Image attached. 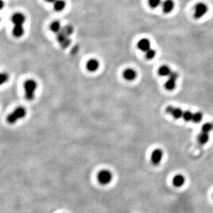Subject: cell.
<instances>
[{"mask_svg":"<svg viewBox=\"0 0 213 213\" xmlns=\"http://www.w3.org/2000/svg\"><path fill=\"white\" fill-rule=\"evenodd\" d=\"M202 118H203V115H202L201 113L196 112V113H194L193 115L192 121L193 122H195V123H198V122H200V121H201Z\"/></svg>","mask_w":213,"mask_h":213,"instance_id":"obj_22","label":"cell"},{"mask_svg":"<svg viewBox=\"0 0 213 213\" xmlns=\"http://www.w3.org/2000/svg\"><path fill=\"white\" fill-rule=\"evenodd\" d=\"M161 4V0H149V5L151 7L156 8Z\"/></svg>","mask_w":213,"mask_h":213,"instance_id":"obj_25","label":"cell"},{"mask_svg":"<svg viewBox=\"0 0 213 213\" xmlns=\"http://www.w3.org/2000/svg\"><path fill=\"white\" fill-rule=\"evenodd\" d=\"M178 78H179V74L176 72H173V71H171V74L169 75V79H171V80H174L176 81V80L178 79Z\"/></svg>","mask_w":213,"mask_h":213,"instance_id":"obj_26","label":"cell"},{"mask_svg":"<svg viewBox=\"0 0 213 213\" xmlns=\"http://www.w3.org/2000/svg\"><path fill=\"white\" fill-rule=\"evenodd\" d=\"M25 88V95L27 100H32L35 97V92H36L37 84L34 80H28L25 81L24 85Z\"/></svg>","mask_w":213,"mask_h":213,"instance_id":"obj_1","label":"cell"},{"mask_svg":"<svg viewBox=\"0 0 213 213\" xmlns=\"http://www.w3.org/2000/svg\"><path fill=\"white\" fill-rule=\"evenodd\" d=\"M137 47L142 52H146L148 50L150 49V41L148 39H141L137 44Z\"/></svg>","mask_w":213,"mask_h":213,"instance_id":"obj_8","label":"cell"},{"mask_svg":"<svg viewBox=\"0 0 213 213\" xmlns=\"http://www.w3.org/2000/svg\"><path fill=\"white\" fill-rule=\"evenodd\" d=\"M62 28H63V27H61V24H60V22H59V21H53V22L51 24V25H50L51 30H52V32H55L56 34H57L59 31L61 30Z\"/></svg>","mask_w":213,"mask_h":213,"instance_id":"obj_15","label":"cell"},{"mask_svg":"<svg viewBox=\"0 0 213 213\" xmlns=\"http://www.w3.org/2000/svg\"><path fill=\"white\" fill-rule=\"evenodd\" d=\"M193 115V113H192L191 111H190V110H186V111H184V112H183L182 118L185 121L190 122V121H192Z\"/></svg>","mask_w":213,"mask_h":213,"instance_id":"obj_21","label":"cell"},{"mask_svg":"<svg viewBox=\"0 0 213 213\" xmlns=\"http://www.w3.org/2000/svg\"><path fill=\"white\" fill-rule=\"evenodd\" d=\"M25 17L21 13H17L13 14L12 17V22L14 26H23V24L25 23Z\"/></svg>","mask_w":213,"mask_h":213,"instance_id":"obj_6","label":"cell"},{"mask_svg":"<svg viewBox=\"0 0 213 213\" xmlns=\"http://www.w3.org/2000/svg\"><path fill=\"white\" fill-rule=\"evenodd\" d=\"M9 80V75L6 73H0V85L5 84Z\"/></svg>","mask_w":213,"mask_h":213,"instance_id":"obj_23","label":"cell"},{"mask_svg":"<svg viewBox=\"0 0 213 213\" xmlns=\"http://www.w3.org/2000/svg\"><path fill=\"white\" fill-rule=\"evenodd\" d=\"M23 34H24V28H23V26H13V36L18 38V37H21Z\"/></svg>","mask_w":213,"mask_h":213,"instance_id":"obj_14","label":"cell"},{"mask_svg":"<svg viewBox=\"0 0 213 213\" xmlns=\"http://www.w3.org/2000/svg\"><path fill=\"white\" fill-rule=\"evenodd\" d=\"M208 11V7L206 6V4L200 3L197 4L196 6H195V10H194V16L196 18H200L201 17H203Z\"/></svg>","mask_w":213,"mask_h":213,"instance_id":"obj_4","label":"cell"},{"mask_svg":"<svg viewBox=\"0 0 213 213\" xmlns=\"http://www.w3.org/2000/svg\"><path fill=\"white\" fill-rule=\"evenodd\" d=\"M155 55H156V51L154 49H152V48H150L145 52V56L148 59H153L155 57Z\"/></svg>","mask_w":213,"mask_h":213,"instance_id":"obj_24","label":"cell"},{"mask_svg":"<svg viewBox=\"0 0 213 213\" xmlns=\"http://www.w3.org/2000/svg\"><path fill=\"white\" fill-rule=\"evenodd\" d=\"M163 152L161 151V149H156L152 152V156H151V160H152V164H155V165H157V164H160L162 159H163Z\"/></svg>","mask_w":213,"mask_h":213,"instance_id":"obj_5","label":"cell"},{"mask_svg":"<svg viewBox=\"0 0 213 213\" xmlns=\"http://www.w3.org/2000/svg\"><path fill=\"white\" fill-rule=\"evenodd\" d=\"M167 112L172 114L174 118H175L176 119L180 118L183 115V111L181 109L177 108V107H174L172 106H169L167 107Z\"/></svg>","mask_w":213,"mask_h":213,"instance_id":"obj_7","label":"cell"},{"mask_svg":"<svg viewBox=\"0 0 213 213\" xmlns=\"http://www.w3.org/2000/svg\"><path fill=\"white\" fill-rule=\"evenodd\" d=\"M112 174L110 171L107 170H103V171H99L97 175V179L98 181L100 184L102 185H107L111 182L112 180Z\"/></svg>","mask_w":213,"mask_h":213,"instance_id":"obj_3","label":"cell"},{"mask_svg":"<svg viewBox=\"0 0 213 213\" xmlns=\"http://www.w3.org/2000/svg\"><path fill=\"white\" fill-rule=\"evenodd\" d=\"M66 6V2L63 0H56L54 4L55 10L57 11H62Z\"/></svg>","mask_w":213,"mask_h":213,"instance_id":"obj_16","label":"cell"},{"mask_svg":"<svg viewBox=\"0 0 213 213\" xmlns=\"http://www.w3.org/2000/svg\"><path fill=\"white\" fill-rule=\"evenodd\" d=\"M78 51V47H75L74 48V50H72V53L75 54V52H77Z\"/></svg>","mask_w":213,"mask_h":213,"instance_id":"obj_28","label":"cell"},{"mask_svg":"<svg viewBox=\"0 0 213 213\" xmlns=\"http://www.w3.org/2000/svg\"><path fill=\"white\" fill-rule=\"evenodd\" d=\"M99 62L97 61L96 59H90L89 61L87 63L86 67H87L88 70H89L90 72H95L99 68Z\"/></svg>","mask_w":213,"mask_h":213,"instance_id":"obj_9","label":"cell"},{"mask_svg":"<svg viewBox=\"0 0 213 213\" xmlns=\"http://www.w3.org/2000/svg\"><path fill=\"white\" fill-rule=\"evenodd\" d=\"M185 181H186V179H185V178L183 177L182 175H178L174 178L173 183L175 186L180 187V186H182L183 185H184Z\"/></svg>","mask_w":213,"mask_h":213,"instance_id":"obj_12","label":"cell"},{"mask_svg":"<svg viewBox=\"0 0 213 213\" xmlns=\"http://www.w3.org/2000/svg\"><path fill=\"white\" fill-rule=\"evenodd\" d=\"M174 6H175V4H174V2L172 0H166L163 2V5H162L163 10L166 13H171L173 10Z\"/></svg>","mask_w":213,"mask_h":213,"instance_id":"obj_10","label":"cell"},{"mask_svg":"<svg viewBox=\"0 0 213 213\" xmlns=\"http://www.w3.org/2000/svg\"><path fill=\"white\" fill-rule=\"evenodd\" d=\"M213 129V124L209 123V122H207V123L204 124V126H202L201 130L203 133H208L211 131Z\"/></svg>","mask_w":213,"mask_h":213,"instance_id":"obj_19","label":"cell"},{"mask_svg":"<svg viewBox=\"0 0 213 213\" xmlns=\"http://www.w3.org/2000/svg\"><path fill=\"white\" fill-rule=\"evenodd\" d=\"M61 30L63 31V32H64L65 34L68 36H70V35L73 33V32H74V29H73V27L70 25H66V26L63 27Z\"/></svg>","mask_w":213,"mask_h":213,"instance_id":"obj_20","label":"cell"},{"mask_svg":"<svg viewBox=\"0 0 213 213\" xmlns=\"http://www.w3.org/2000/svg\"><path fill=\"white\" fill-rule=\"evenodd\" d=\"M26 115V110L24 107H17L13 110L11 114L7 116V122L10 124H13L17 122V120L21 119Z\"/></svg>","mask_w":213,"mask_h":213,"instance_id":"obj_2","label":"cell"},{"mask_svg":"<svg viewBox=\"0 0 213 213\" xmlns=\"http://www.w3.org/2000/svg\"><path fill=\"white\" fill-rule=\"evenodd\" d=\"M3 6H4L3 1H2V0H0V10H1V9H2V8H3Z\"/></svg>","mask_w":213,"mask_h":213,"instance_id":"obj_27","label":"cell"},{"mask_svg":"<svg viewBox=\"0 0 213 213\" xmlns=\"http://www.w3.org/2000/svg\"><path fill=\"white\" fill-rule=\"evenodd\" d=\"M171 73V69L168 66H162V67H160L158 70L159 75H160L162 77H169Z\"/></svg>","mask_w":213,"mask_h":213,"instance_id":"obj_13","label":"cell"},{"mask_svg":"<svg viewBox=\"0 0 213 213\" xmlns=\"http://www.w3.org/2000/svg\"><path fill=\"white\" fill-rule=\"evenodd\" d=\"M123 76L127 81H133L137 77V72L133 69H127L124 71Z\"/></svg>","mask_w":213,"mask_h":213,"instance_id":"obj_11","label":"cell"},{"mask_svg":"<svg viewBox=\"0 0 213 213\" xmlns=\"http://www.w3.org/2000/svg\"><path fill=\"white\" fill-rule=\"evenodd\" d=\"M209 140V136H208V133H203L202 132L200 135L198 136V141L201 144V145H204Z\"/></svg>","mask_w":213,"mask_h":213,"instance_id":"obj_17","label":"cell"},{"mask_svg":"<svg viewBox=\"0 0 213 213\" xmlns=\"http://www.w3.org/2000/svg\"><path fill=\"white\" fill-rule=\"evenodd\" d=\"M47 2H55L56 0H46Z\"/></svg>","mask_w":213,"mask_h":213,"instance_id":"obj_29","label":"cell"},{"mask_svg":"<svg viewBox=\"0 0 213 213\" xmlns=\"http://www.w3.org/2000/svg\"><path fill=\"white\" fill-rule=\"evenodd\" d=\"M175 86H176V81L171 79H168V81H167L165 83L166 89L169 90V91L175 89Z\"/></svg>","mask_w":213,"mask_h":213,"instance_id":"obj_18","label":"cell"}]
</instances>
